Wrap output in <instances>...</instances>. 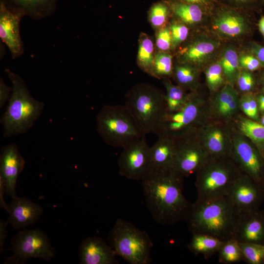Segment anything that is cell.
I'll return each instance as SVG.
<instances>
[{"instance_id":"cell-1","label":"cell","mask_w":264,"mask_h":264,"mask_svg":"<svg viewBox=\"0 0 264 264\" xmlns=\"http://www.w3.org/2000/svg\"><path fill=\"white\" fill-rule=\"evenodd\" d=\"M183 177L173 168H152L141 180L147 206L158 223L186 220L193 203L183 194Z\"/></svg>"},{"instance_id":"cell-2","label":"cell","mask_w":264,"mask_h":264,"mask_svg":"<svg viewBox=\"0 0 264 264\" xmlns=\"http://www.w3.org/2000/svg\"><path fill=\"white\" fill-rule=\"evenodd\" d=\"M239 211L228 196L196 200L186 219L192 233H202L222 241L234 238Z\"/></svg>"},{"instance_id":"cell-3","label":"cell","mask_w":264,"mask_h":264,"mask_svg":"<svg viewBox=\"0 0 264 264\" xmlns=\"http://www.w3.org/2000/svg\"><path fill=\"white\" fill-rule=\"evenodd\" d=\"M12 84L8 105L2 117L4 135L18 134L25 132L41 115L44 104L34 99L27 86L19 75L5 70Z\"/></svg>"},{"instance_id":"cell-4","label":"cell","mask_w":264,"mask_h":264,"mask_svg":"<svg viewBox=\"0 0 264 264\" xmlns=\"http://www.w3.org/2000/svg\"><path fill=\"white\" fill-rule=\"evenodd\" d=\"M242 173L230 155L212 156L197 171V200L228 196Z\"/></svg>"},{"instance_id":"cell-5","label":"cell","mask_w":264,"mask_h":264,"mask_svg":"<svg viewBox=\"0 0 264 264\" xmlns=\"http://www.w3.org/2000/svg\"><path fill=\"white\" fill-rule=\"evenodd\" d=\"M124 106L144 135L153 132L166 111L165 94L149 84L133 87L126 96Z\"/></svg>"},{"instance_id":"cell-6","label":"cell","mask_w":264,"mask_h":264,"mask_svg":"<svg viewBox=\"0 0 264 264\" xmlns=\"http://www.w3.org/2000/svg\"><path fill=\"white\" fill-rule=\"evenodd\" d=\"M254 13L217 2L207 28L225 43L240 45L250 39L255 27Z\"/></svg>"},{"instance_id":"cell-7","label":"cell","mask_w":264,"mask_h":264,"mask_svg":"<svg viewBox=\"0 0 264 264\" xmlns=\"http://www.w3.org/2000/svg\"><path fill=\"white\" fill-rule=\"evenodd\" d=\"M96 123L101 138L113 147L124 148L144 135L124 106H104L97 115Z\"/></svg>"},{"instance_id":"cell-8","label":"cell","mask_w":264,"mask_h":264,"mask_svg":"<svg viewBox=\"0 0 264 264\" xmlns=\"http://www.w3.org/2000/svg\"><path fill=\"white\" fill-rule=\"evenodd\" d=\"M107 240L116 255L131 264H148L152 243L148 234L132 223L118 219Z\"/></svg>"},{"instance_id":"cell-9","label":"cell","mask_w":264,"mask_h":264,"mask_svg":"<svg viewBox=\"0 0 264 264\" xmlns=\"http://www.w3.org/2000/svg\"><path fill=\"white\" fill-rule=\"evenodd\" d=\"M224 43L207 28L192 30L174 56L177 62L190 64L203 70L218 59Z\"/></svg>"},{"instance_id":"cell-10","label":"cell","mask_w":264,"mask_h":264,"mask_svg":"<svg viewBox=\"0 0 264 264\" xmlns=\"http://www.w3.org/2000/svg\"><path fill=\"white\" fill-rule=\"evenodd\" d=\"M11 244L13 254L6 260L8 263H22L31 258L49 261L56 254L47 235L38 229L19 231L12 238Z\"/></svg>"},{"instance_id":"cell-11","label":"cell","mask_w":264,"mask_h":264,"mask_svg":"<svg viewBox=\"0 0 264 264\" xmlns=\"http://www.w3.org/2000/svg\"><path fill=\"white\" fill-rule=\"evenodd\" d=\"M201 100L195 92H192L184 104L174 112H166L157 123L153 132L158 136L174 139L184 135L199 116Z\"/></svg>"},{"instance_id":"cell-12","label":"cell","mask_w":264,"mask_h":264,"mask_svg":"<svg viewBox=\"0 0 264 264\" xmlns=\"http://www.w3.org/2000/svg\"><path fill=\"white\" fill-rule=\"evenodd\" d=\"M175 139L176 146L173 168L183 176L197 173L211 156L198 143L191 132Z\"/></svg>"},{"instance_id":"cell-13","label":"cell","mask_w":264,"mask_h":264,"mask_svg":"<svg viewBox=\"0 0 264 264\" xmlns=\"http://www.w3.org/2000/svg\"><path fill=\"white\" fill-rule=\"evenodd\" d=\"M145 136L123 148L118 160L119 174L133 180H142L151 169L150 147Z\"/></svg>"},{"instance_id":"cell-14","label":"cell","mask_w":264,"mask_h":264,"mask_svg":"<svg viewBox=\"0 0 264 264\" xmlns=\"http://www.w3.org/2000/svg\"><path fill=\"white\" fill-rule=\"evenodd\" d=\"M230 156L242 173L264 188V158L261 152L244 137L236 134L233 137Z\"/></svg>"},{"instance_id":"cell-15","label":"cell","mask_w":264,"mask_h":264,"mask_svg":"<svg viewBox=\"0 0 264 264\" xmlns=\"http://www.w3.org/2000/svg\"><path fill=\"white\" fill-rule=\"evenodd\" d=\"M228 196L239 211L258 209L264 199V188L250 176L242 173Z\"/></svg>"},{"instance_id":"cell-16","label":"cell","mask_w":264,"mask_h":264,"mask_svg":"<svg viewBox=\"0 0 264 264\" xmlns=\"http://www.w3.org/2000/svg\"><path fill=\"white\" fill-rule=\"evenodd\" d=\"M23 17L0 1V39L7 46L13 59L20 57L24 50L20 29Z\"/></svg>"},{"instance_id":"cell-17","label":"cell","mask_w":264,"mask_h":264,"mask_svg":"<svg viewBox=\"0 0 264 264\" xmlns=\"http://www.w3.org/2000/svg\"><path fill=\"white\" fill-rule=\"evenodd\" d=\"M234 238L240 242L264 244V215L259 208L239 211Z\"/></svg>"},{"instance_id":"cell-18","label":"cell","mask_w":264,"mask_h":264,"mask_svg":"<svg viewBox=\"0 0 264 264\" xmlns=\"http://www.w3.org/2000/svg\"><path fill=\"white\" fill-rule=\"evenodd\" d=\"M171 9L172 18L192 30L207 27L214 6L190 3L176 0H166Z\"/></svg>"},{"instance_id":"cell-19","label":"cell","mask_w":264,"mask_h":264,"mask_svg":"<svg viewBox=\"0 0 264 264\" xmlns=\"http://www.w3.org/2000/svg\"><path fill=\"white\" fill-rule=\"evenodd\" d=\"M0 160V181L3 184L5 194L13 198L17 197V181L24 168V160L16 146L12 144L2 148Z\"/></svg>"},{"instance_id":"cell-20","label":"cell","mask_w":264,"mask_h":264,"mask_svg":"<svg viewBox=\"0 0 264 264\" xmlns=\"http://www.w3.org/2000/svg\"><path fill=\"white\" fill-rule=\"evenodd\" d=\"M6 211L9 214L8 224L16 229H23L34 224L43 212L38 204L25 198L17 197L12 198Z\"/></svg>"},{"instance_id":"cell-21","label":"cell","mask_w":264,"mask_h":264,"mask_svg":"<svg viewBox=\"0 0 264 264\" xmlns=\"http://www.w3.org/2000/svg\"><path fill=\"white\" fill-rule=\"evenodd\" d=\"M116 255L112 247L101 238L91 237L83 240L79 248L82 264H115Z\"/></svg>"},{"instance_id":"cell-22","label":"cell","mask_w":264,"mask_h":264,"mask_svg":"<svg viewBox=\"0 0 264 264\" xmlns=\"http://www.w3.org/2000/svg\"><path fill=\"white\" fill-rule=\"evenodd\" d=\"M59 0H0L10 10L23 17L42 20L52 15Z\"/></svg>"},{"instance_id":"cell-23","label":"cell","mask_w":264,"mask_h":264,"mask_svg":"<svg viewBox=\"0 0 264 264\" xmlns=\"http://www.w3.org/2000/svg\"><path fill=\"white\" fill-rule=\"evenodd\" d=\"M176 146L174 138L166 136H158L156 142L150 147L152 168H173Z\"/></svg>"},{"instance_id":"cell-24","label":"cell","mask_w":264,"mask_h":264,"mask_svg":"<svg viewBox=\"0 0 264 264\" xmlns=\"http://www.w3.org/2000/svg\"><path fill=\"white\" fill-rule=\"evenodd\" d=\"M239 58V45L231 43H224L218 59L226 83L233 86L236 85L241 70Z\"/></svg>"},{"instance_id":"cell-25","label":"cell","mask_w":264,"mask_h":264,"mask_svg":"<svg viewBox=\"0 0 264 264\" xmlns=\"http://www.w3.org/2000/svg\"><path fill=\"white\" fill-rule=\"evenodd\" d=\"M203 147L212 156L230 155L226 133L219 126L207 128L203 135Z\"/></svg>"},{"instance_id":"cell-26","label":"cell","mask_w":264,"mask_h":264,"mask_svg":"<svg viewBox=\"0 0 264 264\" xmlns=\"http://www.w3.org/2000/svg\"><path fill=\"white\" fill-rule=\"evenodd\" d=\"M239 99L238 91L234 86L226 83L216 92L213 100L214 109L221 116H231L238 109Z\"/></svg>"},{"instance_id":"cell-27","label":"cell","mask_w":264,"mask_h":264,"mask_svg":"<svg viewBox=\"0 0 264 264\" xmlns=\"http://www.w3.org/2000/svg\"><path fill=\"white\" fill-rule=\"evenodd\" d=\"M201 71L190 64L176 62L174 65L172 77L177 85L185 90L196 92L198 87Z\"/></svg>"},{"instance_id":"cell-28","label":"cell","mask_w":264,"mask_h":264,"mask_svg":"<svg viewBox=\"0 0 264 264\" xmlns=\"http://www.w3.org/2000/svg\"><path fill=\"white\" fill-rule=\"evenodd\" d=\"M225 241L207 234L192 233L187 247L190 251L207 259L218 252Z\"/></svg>"},{"instance_id":"cell-29","label":"cell","mask_w":264,"mask_h":264,"mask_svg":"<svg viewBox=\"0 0 264 264\" xmlns=\"http://www.w3.org/2000/svg\"><path fill=\"white\" fill-rule=\"evenodd\" d=\"M152 38L144 32L140 33L138 39L137 64L144 72L152 75L155 52Z\"/></svg>"},{"instance_id":"cell-30","label":"cell","mask_w":264,"mask_h":264,"mask_svg":"<svg viewBox=\"0 0 264 264\" xmlns=\"http://www.w3.org/2000/svg\"><path fill=\"white\" fill-rule=\"evenodd\" d=\"M166 89L165 94L166 112H174L180 109L188 100L190 94L180 86L173 84L169 78L163 79Z\"/></svg>"},{"instance_id":"cell-31","label":"cell","mask_w":264,"mask_h":264,"mask_svg":"<svg viewBox=\"0 0 264 264\" xmlns=\"http://www.w3.org/2000/svg\"><path fill=\"white\" fill-rule=\"evenodd\" d=\"M172 18L170 6L166 0L154 3L148 11V20L156 31L166 26Z\"/></svg>"},{"instance_id":"cell-32","label":"cell","mask_w":264,"mask_h":264,"mask_svg":"<svg viewBox=\"0 0 264 264\" xmlns=\"http://www.w3.org/2000/svg\"><path fill=\"white\" fill-rule=\"evenodd\" d=\"M174 55L171 52H155L152 76L164 79L172 77Z\"/></svg>"},{"instance_id":"cell-33","label":"cell","mask_w":264,"mask_h":264,"mask_svg":"<svg viewBox=\"0 0 264 264\" xmlns=\"http://www.w3.org/2000/svg\"><path fill=\"white\" fill-rule=\"evenodd\" d=\"M203 70L211 92H216L227 83L219 59L207 66Z\"/></svg>"},{"instance_id":"cell-34","label":"cell","mask_w":264,"mask_h":264,"mask_svg":"<svg viewBox=\"0 0 264 264\" xmlns=\"http://www.w3.org/2000/svg\"><path fill=\"white\" fill-rule=\"evenodd\" d=\"M219 261L221 264H233L243 261L239 242L235 238L225 241L218 251Z\"/></svg>"},{"instance_id":"cell-35","label":"cell","mask_w":264,"mask_h":264,"mask_svg":"<svg viewBox=\"0 0 264 264\" xmlns=\"http://www.w3.org/2000/svg\"><path fill=\"white\" fill-rule=\"evenodd\" d=\"M241 132L259 147L264 148V125L252 119H241L239 123Z\"/></svg>"},{"instance_id":"cell-36","label":"cell","mask_w":264,"mask_h":264,"mask_svg":"<svg viewBox=\"0 0 264 264\" xmlns=\"http://www.w3.org/2000/svg\"><path fill=\"white\" fill-rule=\"evenodd\" d=\"M171 37V52L176 51L188 40L192 30L185 24L171 18L169 22Z\"/></svg>"},{"instance_id":"cell-37","label":"cell","mask_w":264,"mask_h":264,"mask_svg":"<svg viewBox=\"0 0 264 264\" xmlns=\"http://www.w3.org/2000/svg\"><path fill=\"white\" fill-rule=\"evenodd\" d=\"M239 244L245 263L248 264H264V244L240 242Z\"/></svg>"},{"instance_id":"cell-38","label":"cell","mask_w":264,"mask_h":264,"mask_svg":"<svg viewBox=\"0 0 264 264\" xmlns=\"http://www.w3.org/2000/svg\"><path fill=\"white\" fill-rule=\"evenodd\" d=\"M218 2L253 13L261 12L264 7L262 0H219Z\"/></svg>"},{"instance_id":"cell-39","label":"cell","mask_w":264,"mask_h":264,"mask_svg":"<svg viewBox=\"0 0 264 264\" xmlns=\"http://www.w3.org/2000/svg\"><path fill=\"white\" fill-rule=\"evenodd\" d=\"M155 46L157 51L171 52L172 37L169 23L157 30Z\"/></svg>"},{"instance_id":"cell-40","label":"cell","mask_w":264,"mask_h":264,"mask_svg":"<svg viewBox=\"0 0 264 264\" xmlns=\"http://www.w3.org/2000/svg\"><path fill=\"white\" fill-rule=\"evenodd\" d=\"M239 59L241 69L253 72L262 67L260 62L254 55L240 47Z\"/></svg>"},{"instance_id":"cell-41","label":"cell","mask_w":264,"mask_h":264,"mask_svg":"<svg viewBox=\"0 0 264 264\" xmlns=\"http://www.w3.org/2000/svg\"><path fill=\"white\" fill-rule=\"evenodd\" d=\"M252 72L241 69L236 82L240 91L244 93H249L254 88L256 81Z\"/></svg>"},{"instance_id":"cell-42","label":"cell","mask_w":264,"mask_h":264,"mask_svg":"<svg viewBox=\"0 0 264 264\" xmlns=\"http://www.w3.org/2000/svg\"><path fill=\"white\" fill-rule=\"evenodd\" d=\"M239 46L254 55L264 68V44L249 39Z\"/></svg>"},{"instance_id":"cell-43","label":"cell","mask_w":264,"mask_h":264,"mask_svg":"<svg viewBox=\"0 0 264 264\" xmlns=\"http://www.w3.org/2000/svg\"><path fill=\"white\" fill-rule=\"evenodd\" d=\"M12 88L8 87L4 83L3 79L0 80V106L3 107L5 102L8 100L9 94Z\"/></svg>"},{"instance_id":"cell-44","label":"cell","mask_w":264,"mask_h":264,"mask_svg":"<svg viewBox=\"0 0 264 264\" xmlns=\"http://www.w3.org/2000/svg\"><path fill=\"white\" fill-rule=\"evenodd\" d=\"M7 222L1 220L0 222V254L3 251V244L7 236Z\"/></svg>"},{"instance_id":"cell-45","label":"cell","mask_w":264,"mask_h":264,"mask_svg":"<svg viewBox=\"0 0 264 264\" xmlns=\"http://www.w3.org/2000/svg\"><path fill=\"white\" fill-rule=\"evenodd\" d=\"M182 2L204 4L208 5H213L218 2L219 0H176Z\"/></svg>"},{"instance_id":"cell-46","label":"cell","mask_w":264,"mask_h":264,"mask_svg":"<svg viewBox=\"0 0 264 264\" xmlns=\"http://www.w3.org/2000/svg\"><path fill=\"white\" fill-rule=\"evenodd\" d=\"M256 99L259 110L261 112H264V94L259 95Z\"/></svg>"},{"instance_id":"cell-47","label":"cell","mask_w":264,"mask_h":264,"mask_svg":"<svg viewBox=\"0 0 264 264\" xmlns=\"http://www.w3.org/2000/svg\"><path fill=\"white\" fill-rule=\"evenodd\" d=\"M258 26L260 33L264 38V16H262L259 19Z\"/></svg>"},{"instance_id":"cell-48","label":"cell","mask_w":264,"mask_h":264,"mask_svg":"<svg viewBox=\"0 0 264 264\" xmlns=\"http://www.w3.org/2000/svg\"><path fill=\"white\" fill-rule=\"evenodd\" d=\"M260 81L261 83L263 85V87H264V70L262 71L260 76Z\"/></svg>"},{"instance_id":"cell-49","label":"cell","mask_w":264,"mask_h":264,"mask_svg":"<svg viewBox=\"0 0 264 264\" xmlns=\"http://www.w3.org/2000/svg\"><path fill=\"white\" fill-rule=\"evenodd\" d=\"M261 124L264 125V115L263 116L261 119Z\"/></svg>"},{"instance_id":"cell-50","label":"cell","mask_w":264,"mask_h":264,"mask_svg":"<svg viewBox=\"0 0 264 264\" xmlns=\"http://www.w3.org/2000/svg\"><path fill=\"white\" fill-rule=\"evenodd\" d=\"M262 155H263V157L264 158V148L263 149V153H262Z\"/></svg>"},{"instance_id":"cell-51","label":"cell","mask_w":264,"mask_h":264,"mask_svg":"<svg viewBox=\"0 0 264 264\" xmlns=\"http://www.w3.org/2000/svg\"><path fill=\"white\" fill-rule=\"evenodd\" d=\"M262 211L263 214L264 215V210H262Z\"/></svg>"},{"instance_id":"cell-52","label":"cell","mask_w":264,"mask_h":264,"mask_svg":"<svg viewBox=\"0 0 264 264\" xmlns=\"http://www.w3.org/2000/svg\"><path fill=\"white\" fill-rule=\"evenodd\" d=\"M263 0V4H264V0Z\"/></svg>"},{"instance_id":"cell-53","label":"cell","mask_w":264,"mask_h":264,"mask_svg":"<svg viewBox=\"0 0 264 264\" xmlns=\"http://www.w3.org/2000/svg\"></svg>"}]
</instances>
